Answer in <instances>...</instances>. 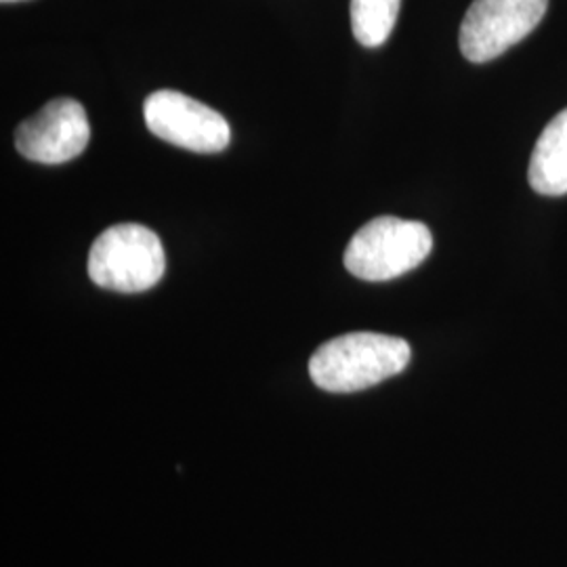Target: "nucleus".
<instances>
[{
  "instance_id": "7",
  "label": "nucleus",
  "mask_w": 567,
  "mask_h": 567,
  "mask_svg": "<svg viewBox=\"0 0 567 567\" xmlns=\"http://www.w3.org/2000/svg\"><path fill=\"white\" fill-rule=\"evenodd\" d=\"M529 185L543 196L567 194V107L548 122L527 168Z\"/></svg>"
},
{
  "instance_id": "5",
  "label": "nucleus",
  "mask_w": 567,
  "mask_h": 567,
  "mask_svg": "<svg viewBox=\"0 0 567 567\" xmlns=\"http://www.w3.org/2000/svg\"><path fill=\"white\" fill-rule=\"evenodd\" d=\"M143 116L156 137L196 154H219L231 140L217 110L179 91H154L143 103Z\"/></svg>"
},
{
  "instance_id": "6",
  "label": "nucleus",
  "mask_w": 567,
  "mask_h": 567,
  "mask_svg": "<svg viewBox=\"0 0 567 567\" xmlns=\"http://www.w3.org/2000/svg\"><path fill=\"white\" fill-rule=\"evenodd\" d=\"M91 142V124L81 102L60 97L47 103L16 131V147L25 161L63 164L74 161Z\"/></svg>"
},
{
  "instance_id": "4",
  "label": "nucleus",
  "mask_w": 567,
  "mask_h": 567,
  "mask_svg": "<svg viewBox=\"0 0 567 567\" xmlns=\"http://www.w3.org/2000/svg\"><path fill=\"white\" fill-rule=\"evenodd\" d=\"M548 0H475L461 25V53L486 63L524 41L543 21Z\"/></svg>"
},
{
  "instance_id": "3",
  "label": "nucleus",
  "mask_w": 567,
  "mask_h": 567,
  "mask_svg": "<svg viewBox=\"0 0 567 567\" xmlns=\"http://www.w3.org/2000/svg\"><path fill=\"white\" fill-rule=\"evenodd\" d=\"M164 267L161 238L137 224L107 227L89 252V278L112 292H145L163 280Z\"/></svg>"
},
{
  "instance_id": "9",
  "label": "nucleus",
  "mask_w": 567,
  "mask_h": 567,
  "mask_svg": "<svg viewBox=\"0 0 567 567\" xmlns=\"http://www.w3.org/2000/svg\"><path fill=\"white\" fill-rule=\"evenodd\" d=\"M2 2H18V0H2Z\"/></svg>"
},
{
  "instance_id": "1",
  "label": "nucleus",
  "mask_w": 567,
  "mask_h": 567,
  "mask_svg": "<svg viewBox=\"0 0 567 567\" xmlns=\"http://www.w3.org/2000/svg\"><path fill=\"white\" fill-rule=\"evenodd\" d=\"M412 349L400 337L349 332L320 344L309 360V377L328 393H355L404 372Z\"/></svg>"
},
{
  "instance_id": "2",
  "label": "nucleus",
  "mask_w": 567,
  "mask_h": 567,
  "mask_svg": "<svg viewBox=\"0 0 567 567\" xmlns=\"http://www.w3.org/2000/svg\"><path fill=\"white\" fill-rule=\"evenodd\" d=\"M433 250V236L421 221L377 217L355 231L344 250V267L365 282H386L416 269Z\"/></svg>"
},
{
  "instance_id": "8",
  "label": "nucleus",
  "mask_w": 567,
  "mask_h": 567,
  "mask_svg": "<svg viewBox=\"0 0 567 567\" xmlns=\"http://www.w3.org/2000/svg\"><path fill=\"white\" fill-rule=\"evenodd\" d=\"M402 0H351V30L368 49L381 47L391 37Z\"/></svg>"
}]
</instances>
